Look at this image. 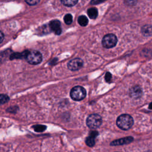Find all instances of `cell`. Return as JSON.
Instances as JSON below:
<instances>
[{
  "mask_svg": "<svg viewBox=\"0 0 152 152\" xmlns=\"http://www.w3.org/2000/svg\"><path fill=\"white\" fill-rule=\"evenodd\" d=\"M134 124V120L132 117L128 114H123L118 117L117 120V126L123 130L130 129Z\"/></svg>",
  "mask_w": 152,
  "mask_h": 152,
  "instance_id": "1",
  "label": "cell"
},
{
  "mask_svg": "<svg viewBox=\"0 0 152 152\" xmlns=\"http://www.w3.org/2000/svg\"><path fill=\"white\" fill-rule=\"evenodd\" d=\"M102 117L96 114H91L86 120V124L90 129H96L102 125Z\"/></svg>",
  "mask_w": 152,
  "mask_h": 152,
  "instance_id": "2",
  "label": "cell"
},
{
  "mask_svg": "<svg viewBox=\"0 0 152 152\" xmlns=\"http://www.w3.org/2000/svg\"><path fill=\"white\" fill-rule=\"evenodd\" d=\"M70 96L75 101L82 100L86 96V91L82 86H76L71 90Z\"/></svg>",
  "mask_w": 152,
  "mask_h": 152,
  "instance_id": "3",
  "label": "cell"
},
{
  "mask_svg": "<svg viewBox=\"0 0 152 152\" xmlns=\"http://www.w3.org/2000/svg\"><path fill=\"white\" fill-rule=\"evenodd\" d=\"M26 59L30 64L37 65L42 62V55L37 50H32L28 52Z\"/></svg>",
  "mask_w": 152,
  "mask_h": 152,
  "instance_id": "4",
  "label": "cell"
},
{
  "mask_svg": "<svg viewBox=\"0 0 152 152\" xmlns=\"http://www.w3.org/2000/svg\"><path fill=\"white\" fill-rule=\"evenodd\" d=\"M118 42L117 36L113 34L105 35L102 39V45L104 48L109 49L114 47Z\"/></svg>",
  "mask_w": 152,
  "mask_h": 152,
  "instance_id": "5",
  "label": "cell"
},
{
  "mask_svg": "<svg viewBox=\"0 0 152 152\" xmlns=\"http://www.w3.org/2000/svg\"><path fill=\"white\" fill-rule=\"evenodd\" d=\"M83 65V61L80 58H75L68 63V68L71 71H77L80 70Z\"/></svg>",
  "mask_w": 152,
  "mask_h": 152,
  "instance_id": "6",
  "label": "cell"
},
{
  "mask_svg": "<svg viewBox=\"0 0 152 152\" xmlns=\"http://www.w3.org/2000/svg\"><path fill=\"white\" fill-rule=\"evenodd\" d=\"M49 28L54 32L56 35H60L62 32L61 27V23L57 20H52L49 23Z\"/></svg>",
  "mask_w": 152,
  "mask_h": 152,
  "instance_id": "7",
  "label": "cell"
},
{
  "mask_svg": "<svg viewBox=\"0 0 152 152\" xmlns=\"http://www.w3.org/2000/svg\"><path fill=\"white\" fill-rule=\"evenodd\" d=\"M133 140L134 139L132 137H127L123 138L112 141V142L110 143V146H119V145H128L132 142Z\"/></svg>",
  "mask_w": 152,
  "mask_h": 152,
  "instance_id": "8",
  "label": "cell"
},
{
  "mask_svg": "<svg viewBox=\"0 0 152 152\" xmlns=\"http://www.w3.org/2000/svg\"><path fill=\"white\" fill-rule=\"evenodd\" d=\"M130 96L133 98H139L142 95V90L139 86H134L131 88L130 91Z\"/></svg>",
  "mask_w": 152,
  "mask_h": 152,
  "instance_id": "9",
  "label": "cell"
},
{
  "mask_svg": "<svg viewBox=\"0 0 152 152\" xmlns=\"http://www.w3.org/2000/svg\"><path fill=\"white\" fill-rule=\"evenodd\" d=\"M141 32L145 36H152V26L150 25H145L141 28Z\"/></svg>",
  "mask_w": 152,
  "mask_h": 152,
  "instance_id": "10",
  "label": "cell"
},
{
  "mask_svg": "<svg viewBox=\"0 0 152 152\" xmlns=\"http://www.w3.org/2000/svg\"><path fill=\"white\" fill-rule=\"evenodd\" d=\"M87 14L89 17L92 19H95L98 16V11L97 8L95 7L90 8L87 10Z\"/></svg>",
  "mask_w": 152,
  "mask_h": 152,
  "instance_id": "11",
  "label": "cell"
},
{
  "mask_svg": "<svg viewBox=\"0 0 152 152\" xmlns=\"http://www.w3.org/2000/svg\"><path fill=\"white\" fill-rule=\"evenodd\" d=\"M78 23L82 26H86L89 23V20L85 16H81L78 18Z\"/></svg>",
  "mask_w": 152,
  "mask_h": 152,
  "instance_id": "12",
  "label": "cell"
},
{
  "mask_svg": "<svg viewBox=\"0 0 152 152\" xmlns=\"http://www.w3.org/2000/svg\"><path fill=\"white\" fill-rule=\"evenodd\" d=\"M62 4L67 7H73L76 5L78 0H61Z\"/></svg>",
  "mask_w": 152,
  "mask_h": 152,
  "instance_id": "13",
  "label": "cell"
},
{
  "mask_svg": "<svg viewBox=\"0 0 152 152\" xmlns=\"http://www.w3.org/2000/svg\"><path fill=\"white\" fill-rule=\"evenodd\" d=\"M85 142L86 143V145L89 146V147H93L95 145V138L89 136L88 137L86 138Z\"/></svg>",
  "mask_w": 152,
  "mask_h": 152,
  "instance_id": "14",
  "label": "cell"
},
{
  "mask_svg": "<svg viewBox=\"0 0 152 152\" xmlns=\"http://www.w3.org/2000/svg\"><path fill=\"white\" fill-rule=\"evenodd\" d=\"M64 20L65 24L70 25L73 22V16L72 14H67L64 17Z\"/></svg>",
  "mask_w": 152,
  "mask_h": 152,
  "instance_id": "15",
  "label": "cell"
},
{
  "mask_svg": "<svg viewBox=\"0 0 152 152\" xmlns=\"http://www.w3.org/2000/svg\"><path fill=\"white\" fill-rule=\"evenodd\" d=\"M33 128L36 132H43V131H44L46 129V127L45 125H35Z\"/></svg>",
  "mask_w": 152,
  "mask_h": 152,
  "instance_id": "16",
  "label": "cell"
},
{
  "mask_svg": "<svg viewBox=\"0 0 152 152\" xmlns=\"http://www.w3.org/2000/svg\"><path fill=\"white\" fill-rule=\"evenodd\" d=\"M0 99H1V104L3 105V104H5L7 102H8L9 100H10V98L7 95L1 94V96H0Z\"/></svg>",
  "mask_w": 152,
  "mask_h": 152,
  "instance_id": "17",
  "label": "cell"
},
{
  "mask_svg": "<svg viewBox=\"0 0 152 152\" xmlns=\"http://www.w3.org/2000/svg\"><path fill=\"white\" fill-rule=\"evenodd\" d=\"M124 3L127 5L133 6L137 4V0H125Z\"/></svg>",
  "mask_w": 152,
  "mask_h": 152,
  "instance_id": "18",
  "label": "cell"
},
{
  "mask_svg": "<svg viewBox=\"0 0 152 152\" xmlns=\"http://www.w3.org/2000/svg\"><path fill=\"white\" fill-rule=\"evenodd\" d=\"M25 1L30 5H35L40 2V0H25Z\"/></svg>",
  "mask_w": 152,
  "mask_h": 152,
  "instance_id": "19",
  "label": "cell"
},
{
  "mask_svg": "<svg viewBox=\"0 0 152 152\" xmlns=\"http://www.w3.org/2000/svg\"><path fill=\"white\" fill-rule=\"evenodd\" d=\"M105 1H106V0H92L90 3H91V4L96 5V4H98L100 3H102Z\"/></svg>",
  "mask_w": 152,
  "mask_h": 152,
  "instance_id": "20",
  "label": "cell"
},
{
  "mask_svg": "<svg viewBox=\"0 0 152 152\" xmlns=\"http://www.w3.org/2000/svg\"><path fill=\"white\" fill-rule=\"evenodd\" d=\"M111 78H112V75H111V74L109 72H108L106 74V76H105V80L107 82H109Z\"/></svg>",
  "mask_w": 152,
  "mask_h": 152,
  "instance_id": "21",
  "label": "cell"
},
{
  "mask_svg": "<svg viewBox=\"0 0 152 152\" xmlns=\"http://www.w3.org/2000/svg\"><path fill=\"white\" fill-rule=\"evenodd\" d=\"M98 134H99L98 132H97L96 131H92V132L90 133V136L92 137L93 138H96L98 136Z\"/></svg>",
  "mask_w": 152,
  "mask_h": 152,
  "instance_id": "22",
  "label": "cell"
},
{
  "mask_svg": "<svg viewBox=\"0 0 152 152\" xmlns=\"http://www.w3.org/2000/svg\"><path fill=\"white\" fill-rule=\"evenodd\" d=\"M1 42H3V39H4V35H3V33L1 32Z\"/></svg>",
  "mask_w": 152,
  "mask_h": 152,
  "instance_id": "23",
  "label": "cell"
},
{
  "mask_svg": "<svg viewBox=\"0 0 152 152\" xmlns=\"http://www.w3.org/2000/svg\"><path fill=\"white\" fill-rule=\"evenodd\" d=\"M149 109H152V102L149 105Z\"/></svg>",
  "mask_w": 152,
  "mask_h": 152,
  "instance_id": "24",
  "label": "cell"
}]
</instances>
